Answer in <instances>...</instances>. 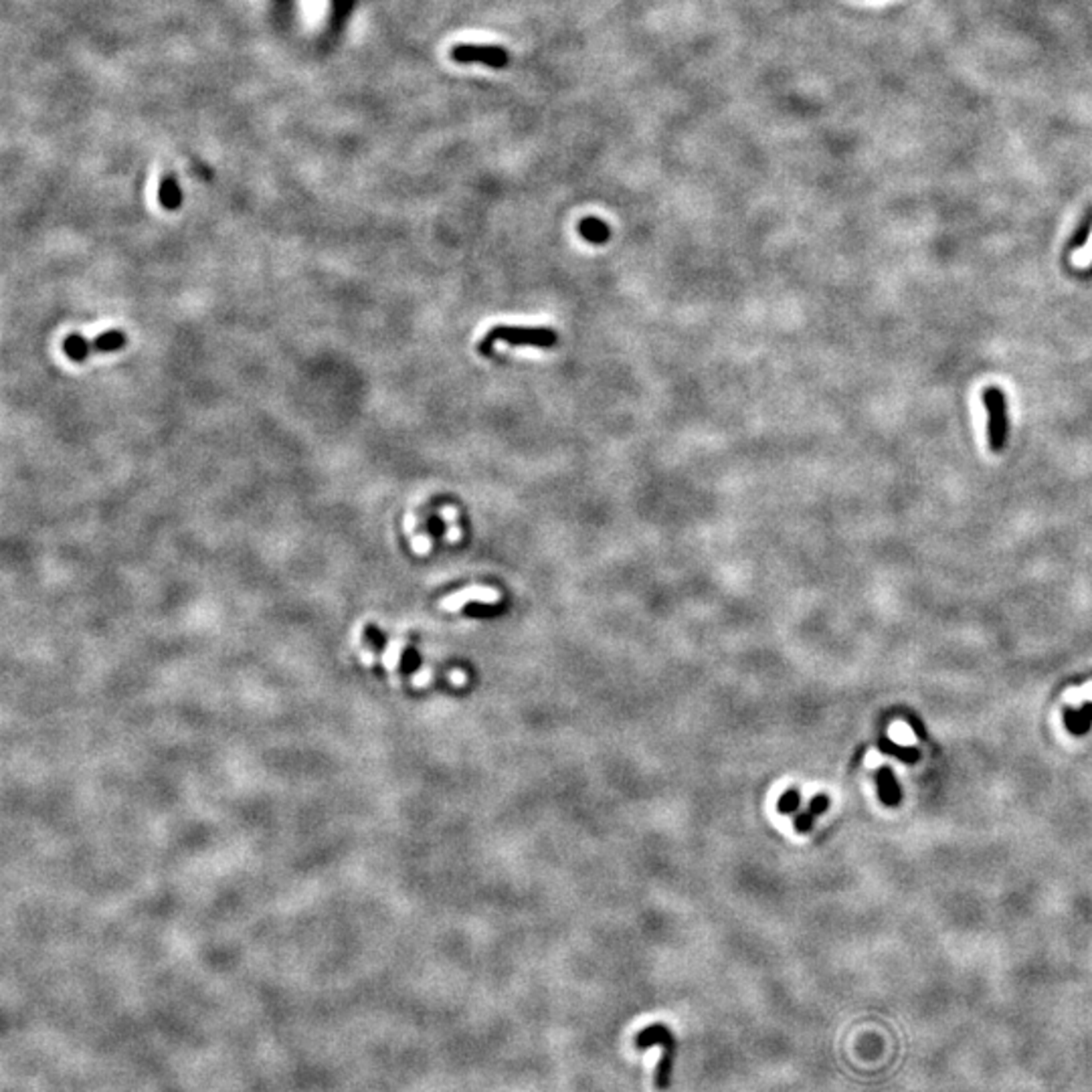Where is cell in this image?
Segmentation results:
<instances>
[{
  "instance_id": "obj_1",
  "label": "cell",
  "mask_w": 1092,
  "mask_h": 1092,
  "mask_svg": "<svg viewBox=\"0 0 1092 1092\" xmlns=\"http://www.w3.org/2000/svg\"><path fill=\"white\" fill-rule=\"evenodd\" d=\"M637 1050H648L652 1046H660L661 1048V1056L660 1062H657V1070H656V1089L657 1090H668L670 1082H672V1072H674V1062H676L678 1056V1042L676 1036L672 1034V1029L664 1024H653L648 1025V1028L639 1029L634 1040Z\"/></svg>"
},
{
  "instance_id": "obj_2",
  "label": "cell",
  "mask_w": 1092,
  "mask_h": 1092,
  "mask_svg": "<svg viewBox=\"0 0 1092 1092\" xmlns=\"http://www.w3.org/2000/svg\"><path fill=\"white\" fill-rule=\"evenodd\" d=\"M496 342H508L512 346H536V349H550L557 344V334L546 328H510V326H500L494 328L479 344V353L486 357H494Z\"/></svg>"
},
{
  "instance_id": "obj_3",
  "label": "cell",
  "mask_w": 1092,
  "mask_h": 1092,
  "mask_svg": "<svg viewBox=\"0 0 1092 1092\" xmlns=\"http://www.w3.org/2000/svg\"><path fill=\"white\" fill-rule=\"evenodd\" d=\"M452 59L455 63H482L492 69H504L510 65V53L498 45H474V43H459L452 49Z\"/></svg>"
},
{
  "instance_id": "obj_4",
  "label": "cell",
  "mask_w": 1092,
  "mask_h": 1092,
  "mask_svg": "<svg viewBox=\"0 0 1092 1092\" xmlns=\"http://www.w3.org/2000/svg\"><path fill=\"white\" fill-rule=\"evenodd\" d=\"M986 409L990 413V445L994 452H999L1005 445L1008 436V415H1005V396L998 387H991L983 392Z\"/></svg>"
},
{
  "instance_id": "obj_5",
  "label": "cell",
  "mask_w": 1092,
  "mask_h": 1092,
  "mask_svg": "<svg viewBox=\"0 0 1092 1092\" xmlns=\"http://www.w3.org/2000/svg\"><path fill=\"white\" fill-rule=\"evenodd\" d=\"M128 338L122 330H107V332L99 334L91 340V349L98 350V353H118L126 346Z\"/></svg>"
},
{
  "instance_id": "obj_6",
  "label": "cell",
  "mask_w": 1092,
  "mask_h": 1092,
  "mask_svg": "<svg viewBox=\"0 0 1092 1092\" xmlns=\"http://www.w3.org/2000/svg\"><path fill=\"white\" fill-rule=\"evenodd\" d=\"M578 233H581L589 243L599 245V243H605L607 239H609L611 231L609 227H607V223L599 221V219L595 217H589L585 219V221L578 223Z\"/></svg>"
},
{
  "instance_id": "obj_7",
  "label": "cell",
  "mask_w": 1092,
  "mask_h": 1092,
  "mask_svg": "<svg viewBox=\"0 0 1092 1092\" xmlns=\"http://www.w3.org/2000/svg\"><path fill=\"white\" fill-rule=\"evenodd\" d=\"M89 350H93V349H91V342L88 340V338L81 336V334H69V336H65L63 353L67 354L69 361H73V362L88 361Z\"/></svg>"
},
{
  "instance_id": "obj_8",
  "label": "cell",
  "mask_w": 1092,
  "mask_h": 1092,
  "mask_svg": "<svg viewBox=\"0 0 1092 1092\" xmlns=\"http://www.w3.org/2000/svg\"><path fill=\"white\" fill-rule=\"evenodd\" d=\"M160 202H162L164 209L175 210L182 205V193L179 182L175 180V176H164L162 182H160Z\"/></svg>"
},
{
  "instance_id": "obj_9",
  "label": "cell",
  "mask_w": 1092,
  "mask_h": 1092,
  "mask_svg": "<svg viewBox=\"0 0 1092 1092\" xmlns=\"http://www.w3.org/2000/svg\"><path fill=\"white\" fill-rule=\"evenodd\" d=\"M878 783H880V795H882V800L886 801V804H896V801H899V789H896L895 779H892V773L888 771V769H882V771H880Z\"/></svg>"
},
{
  "instance_id": "obj_10",
  "label": "cell",
  "mask_w": 1092,
  "mask_h": 1092,
  "mask_svg": "<svg viewBox=\"0 0 1092 1092\" xmlns=\"http://www.w3.org/2000/svg\"><path fill=\"white\" fill-rule=\"evenodd\" d=\"M401 652H403V641L399 639L391 641V644L387 645V649L383 652V657H380V660H383V665L388 670V672H392V670L399 665Z\"/></svg>"
},
{
  "instance_id": "obj_11",
  "label": "cell",
  "mask_w": 1092,
  "mask_h": 1092,
  "mask_svg": "<svg viewBox=\"0 0 1092 1092\" xmlns=\"http://www.w3.org/2000/svg\"><path fill=\"white\" fill-rule=\"evenodd\" d=\"M777 808H779L781 813L797 812V808H800V791H797V789H789V791H785L783 795H781L779 805H777Z\"/></svg>"
},
{
  "instance_id": "obj_12",
  "label": "cell",
  "mask_w": 1092,
  "mask_h": 1092,
  "mask_svg": "<svg viewBox=\"0 0 1092 1092\" xmlns=\"http://www.w3.org/2000/svg\"><path fill=\"white\" fill-rule=\"evenodd\" d=\"M1072 262H1074V266H1078V267H1089L1090 266V263H1092V235H1090L1089 241H1086V245L1082 247V249H1078L1077 254L1072 255Z\"/></svg>"
},
{
  "instance_id": "obj_13",
  "label": "cell",
  "mask_w": 1092,
  "mask_h": 1092,
  "mask_svg": "<svg viewBox=\"0 0 1092 1092\" xmlns=\"http://www.w3.org/2000/svg\"><path fill=\"white\" fill-rule=\"evenodd\" d=\"M1066 698H1068L1070 702L1092 700V682H1090V684H1086L1085 688H1078V690H1072V692H1068V694H1066Z\"/></svg>"
},
{
  "instance_id": "obj_14",
  "label": "cell",
  "mask_w": 1092,
  "mask_h": 1092,
  "mask_svg": "<svg viewBox=\"0 0 1092 1092\" xmlns=\"http://www.w3.org/2000/svg\"><path fill=\"white\" fill-rule=\"evenodd\" d=\"M813 817H816V816H813L812 812H805V813H801V816H797L795 830L797 831H809V830H812Z\"/></svg>"
},
{
  "instance_id": "obj_15",
  "label": "cell",
  "mask_w": 1092,
  "mask_h": 1092,
  "mask_svg": "<svg viewBox=\"0 0 1092 1092\" xmlns=\"http://www.w3.org/2000/svg\"><path fill=\"white\" fill-rule=\"evenodd\" d=\"M827 805H830V801H827V797H826V795H817V797H813L812 808H809V812H812L813 816H819V813L826 812Z\"/></svg>"
},
{
  "instance_id": "obj_16",
  "label": "cell",
  "mask_w": 1092,
  "mask_h": 1092,
  "mask_svg": "<svg viewBox=\"0 0 1092 1092\" xmlns=\"http://www.w3.org/2000/svg\"><path fill=\"white\" fill-rule=\"evenodd\" d=\"M444 531H445L444 520H441L440 516H431V518H429V532H431L433 536H441L444 535Z\"/></svg>"
},
{
  "instance_id": "obj_17",
  "label": "cell",
  "mask_w": 1092,
  "mask_h": 1092,
  "mask_svg": "<svg viewBox=\"0 0 1092 1092\" xmlns=\"http://www.w3.org/2000/svg\"><path fill=\"white\" fill-rule=\"evenodd\" d=\"M890 734H892V739L900 740V743H904V740H910V739H912V736H910L908 726H904V725H895V728H892V730H890Z\"/></svg>"
}]
</instances>
